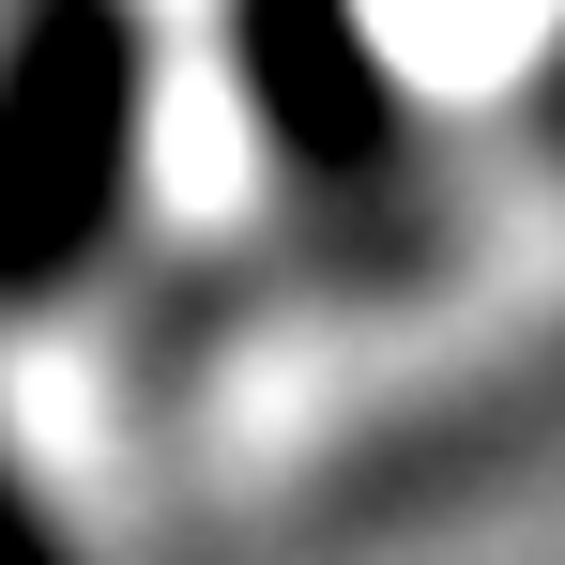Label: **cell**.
I'll list each match as a JSON object with an SVG mask.
<instances>
[{"label": "cell", "instance_id": "cell-1", "mask_svg": "<svg viewBox=\"0 0 565 565\" xmlns=\"http://www.w3.org/2000/svg\"><path fill=\"white\" fill-rule=\"evenodd\" d=\"M153 138V15L138 0H15L0 31V306H62L107 260Z\"/></svg>", "mask_w": 565, "mask_h": 565}, {"label": "cell", "instance_id": "cell-3", "mask_svg": "<svg viewBox=\"0 0 565 565\" xmlns=\"http://www.w3.org/2000/svg\"><path fill=\"white\" fill-rule=\"evenodd\" d=\"M0 565H77V551H62V520H46L15 473H0Z\"/></svg>", "mask_w": 565, "mask_h": 565}, {"label": "cell", "instance_id": "cell-2", "mask_svg": "<svg viewBox=\"0 0 565 565\" xmlns=\"http://www.w3.org/2000/svg\"><path fill=\"white\" fill-rule=\"evenodd\" d=\"M214 46L290 184H382L413 153V62L382 0H214Z\"/></svg>", "mask_w": 565, "mask_h": 565}, {"label": "cell", "instance_id": "cell-4", "mask_svg": "<svg viewBox=\"0 0 565 565\" xmlns=\"http://www.w3.org/2000/svg\"><path fill=\"white\" fill-rule=\"evenodd\" d=\"M551 138H565V31H551Z\"/></svg>", "mask_w": 565, "mask_h": 565}]
</instances>
